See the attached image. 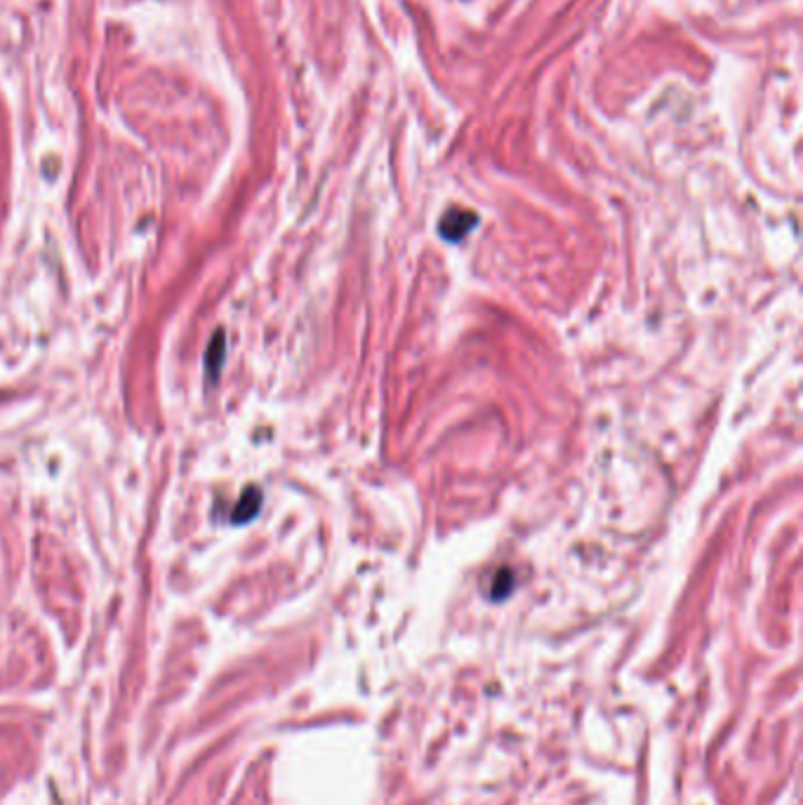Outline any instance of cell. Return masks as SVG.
I'll use <instances>...</instances> for the list:
<instances>
[{
  "label": "cell",
  "mask_w": 803,
  "mask_h": 805,
  "mask_svg": "<svg viewBox=\"0 0 803 805\" xmlns=\"http://www.w3.org/2000/svg\"><path fill=\"white\" fill-rule=\"evenodd\" d=\"M222 361H224V335L222 332H217L208 347V354H205V368H208V372H212V375H217L219 368H222Z\"/></svg>",
  "instance_id": "cell-3"
},
{
  "label": "cell",
  "mask_w": 803,
  "mask_h": 805,
  "mask_svg": "<svg viewBox=\"0 0 803 805\" xmlns=\"http://www.w3.org/2000/svg\"><path fill=\"white\" fill-rule=\"evenodd\" d=\"M511 587H514V577H511L509 570H500V575L495 577V584H493V591H495V598H502L507 596Z\"/></svg>",
  "instance_id": "cell-4"
},
{
  "label": "cell",
  "mask_w": 803,
  "mask_h": 805,
  "mask_svg": "<svg viewBox=\"0 0 803 805\" xmlns=\"http://www.w3.org/2000/svg\"><path fill=\"white\" fill-rule=\"evenodd\" d=\"M260 507H262V492L257 488H248L243 492L241 502L236 504L234 523H245V521H250V518H255Z\"/></svg>",
  "instance_id": "cell-2"
},
{
  "label": "cell",
  "mask_w": 803,
  "mask_h": 805,
  "mask_svg": "<svg viewBox=\"0 0 803 805\" xmlns=\"http://www.w3.org/2000/svg\"><path fill=\"white\" fill-rule=\"evenodd\" d=\"M476 224H479V217H474V212L455 210V212H448V215L441 219L438 231H441V236L446 238V241L455 243V241H462V238L467 236Z\"/></svg>",
  "instance_id": "cell-1"
}]
</instances>
